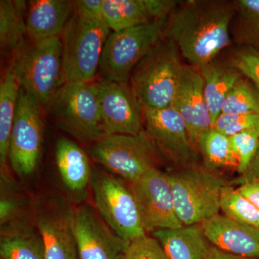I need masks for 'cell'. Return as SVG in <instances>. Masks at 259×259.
<instances>
[{"label":"cell","instance_id":"obj_1","mask_svg":"<svg viewBox=\"0 0 259 259\" xmlns=\"http://www.w3.org/2000/svg\"><path fill=\"white\" fill-rule=\"evenodd\" d=\"M234 1H180L168 18L166 37L176 44L190 66L212 62L233 42Z\"/></svg>","mask_w":259,"mask_h":259},{"label":"cell","instance_id":"obj_2","mask_svg":"<svg viewBox=\"0 0 259 259\" xmlns=\"http://www.w3.org/2000/svg\"><path fill=\"white\" fill-rule=\"evenodd\" d=\"M74 3L73 14L60 36L65 81L93 82L112 32L104 18L103 10L88 8L79 0Z\"/></svg>","mask_w":259,"mask_h":259},{"label":"cell","instance_id":"obj_3","mask_svg":"<svg viewBox=\"0 0 259 259\" xmlns=\"http://www.w3.org/2000/svg\"><path fill=\"white\" fill-rule=\"evenodd\" d=\"M181 56L176 44L165 37L135 68L128 84L143 108L171 106L185 67Z\"/></svg>","mask_w":259,"mask_h":259},{"label":"cell","instance_id":"obj_4","mask_svg":"<svg viewBox=\"0 0 259 259\" xmlns=\"http://www.w3.org/2000/svg\"><path fill=\"white\" fill-rule=\"evenodd\" d=\"M20 86L41 107L49 106L66 83L60 37L23 44L11 62Z\"/></svg>","mask_w":259,"mask_h":259},{"label":"cell","instance_id":"obj_5","mask_svg":"<svg viewBox=\"0 0 259 259\" xmlns=\"http://www.w3.org/2000/svg\"><path fill=\"white\" fill-rule=\"evenodd\" d=\"M168 176L182 226L201 225L219 214L221 192L229 183L200 164L177 168Z\"/></svg>","mask_w":259,"mask_h":259},{"label":"cell","instance_id":"obj_6","mask_svg":"<svg viewBox=\"0 0 259 259\" xmlns=\"http://www.w3.org/2000/svg\"><path fill=\"white\" fill-rule=\"evenodd\" d=\"M89 153L94 161L129 184L159 168L161 156L145 129L136 135H106L93 143Z\"/></svg>","mask_w":259,"mask_h":259},{"label":"cell","instance_id":"obj_7","mask_svg":"<svg viewBox=\"0 0 259 259\" xmlns=\"http://www.w3.org/2000/svg\"><path fill=\"white\" fill-rule=\"evenodd\" d=\"M168 18L112 32L102 51L100 79L128 84L135 68L166 37Z\"/></svg>","mask_w":259,"mask_h":259},{"label":"cell","instance_id":"obj_8","mask_svg":"<svg viewBox=\"0 0 259 259\" xmlns=\"http://www.w3.org/2000/svg\"><path fill=\"white\" fill-rule=\"evenodd\" d=\"M48 108L65 132L84 143H95L106 136L95 81L66 82Z\"/></svg>","mask_w":259,"mask_h":259},{"label":"cell","instance_id":"obj_9","mask_svg":"<svg viewBox=\"0 0 259 259\" xmlns=\"http://www.w3.org/2000/svg\"><path fill=\"white\" fill-rule=\"evenodd\" d=\"M92 190L97 212L121 239L131 242L146 235L131 187L110 174H92Z\"/></svg>","mask_w":259,"mask_h":259},{"label":"cell","instance_id":"obj_10","mask_svg":"<svg viewBox=\"0 0 259 259\" xmlns=\"http://www.w3.org/2000/svg\"><path fill=\"white\" fill-rule=\"evenodd\" d=\"M42 134L41 105L21 88L8 153L11 166L19 175L28 176L35 171L41 151Z\"/></svg>","mask_w":259,"mask_h":259},{"label":"cell","instance_id":"obj_11","mask_svg":"<svg viewBox=\"0 0 259 259\" xmlns=\"http://www.w3.org/2000/svg\"><path fill=\"white\" fill-rule=\"evenodd\" d=\"M144 127L160 154L177 168L199 164L197 149L191 143L185 121L174 107L144 109Z\"/></svg>","mask_w":259,"mask_h":259},{"label":"cell","instance_id":"obj_12","mask_svg":"<svg viewBox=\"0 0 259 259\" xmlns=\"http://www.w3.org/2000/svg\"><path fill=\"white\" fill-rule=\"evenodd\" d=\"M130 187L146 233L183 226L177 214L168 173L153 170Z\"/></svg>","mask_w":259,"mask_h":259},{"label":"cell","instance_id":"obj_13","mask_svg":"<svg viewBox=\"0 0 259 259\" xmlns=\"http://www.w3.org/2000/svg\"><path fill=\"white\" fill-rule=\"evenodd\" d=\"M95 85L107 135H136L144 129V108L129 84L99 79Z\"/></svg>","mask_w":259,"mask_h":259},{"label":"cell","instance_id":"obj_14","mask_svg":"<svg viewBox=\"0 0 259 259\" xmlns=\"http://www.w3.org/2000/svg\"><path fill=\"white\" fill-rule=\"evenodd\" d=\"M69 220L79 259H122L129 242L117 236L91 207H80Z\"/></svg>","mask_w":259,"mask_h":259},{"label":"cell","instance_id":"obj_15","mask_svg":"<svg viewBox=\"0 0 259 259\" xmlns=\"http://www.w3.org/2000/svg\"><path fill=\"white\" fill-rule=\"evenodd\" d=\"M171 107L185 121L191 143L197 149L199 136L212 125L204 96L203 79L198 68L185 65Z\"/></svg>","mask_w":259,"mask_h":259},{"label":"cell","instance_id":"obj_16","mask_svg":"<svg viewBox=\"0 0 259 259\" xmlns=\"http://www.w3.org/2000/svg\"><path fill=\"white\" fill-rule=\"evenodd\" d=\"M212 246L231 254L259 259V229L233 221L225 215L214 216L200 225Z\"/></svg>","mask_w":259,"mask_h":259},{"label":"cell","instance_id":"obj_17","mask_svg":"<svg viewBox=\"0 0 259 259\" xmlns=\"http://www.w3.org/2000/svg\"><path fill=\"white\" fill-rule=\"evenodd\" d=\"M177 0H103V15L112 32L153 23L167 18Z\"/></svg>","mask_w":259,"mask_h":259},{"label":"cell","instance_id":"obj_18","mask_svg":"<svg viewBox=\"0 0 259 259\" xmlns=\"http://www.w3.org/2000/svg\"><path fill=\"white\" fill-rule=\"evenodd\" d=\"M74 10V1L29 2L26 15L27 36L31 41L60 37Z\"/></svg>","mask_w":259,"mask_h":259},{"label":"cell","instance_id":"obj_19","mask_svg":"<svg viewBox=\"0 0 259 259\" xmlns=\"http://www.w3.org/2000/svg\"><path fill=\"white\" fill-rule=\"evenodd\" d=\"M168 259H207L211 245L200 225L153 232Z\"/></svg>","mask_w":259,"mask_h":259},{"label":"cell","instance_id":"obj_20","mask_svg":"<svg viewBox=\"0 0 259 259\" xmlns=\"http://www.w3.org/2000/svg\"><path fill=\"white\" fill-rule=\"evenodd\" d=\"M198 69L203 79L204 96L213 124L222 112L230 92L243 76L229 61L217 59Z\"/></svg>","mask_w":259,"mask_h":259},{"label":"cell","instance_id":"obj_21","mask_svg":"<svg viewBox=\"0 0 259 259\" xmlns=\"http://www.w3.org/2000/svg\"><path fill=\"white\" fill-rule=\"evenodd\" d=\"M56 161L61 179L69 190L81 192L91 181L88 154L74 141L62 138L56 143Z\"/></svg>","mask_w":259,"mask_h":259},{"label":"cell","instance_id":"obj_22","mask_svg":"<svg viewBox=\"0 0 259 259\" xmlns=\"http://www.w3.org/2000/svg\"><path fill=\"white\" fill-rule=\"evenodd\" d=\"M45 259H79L69 218H44L37 224Z\"/></svg>","mask_w":259,"mask_h":259},{"label":"cell","instance_id":"obj_23","mask_svg":"<svg viewBox=\"0 0 259 259\" xmlns=\"http://www.w3.org/2000/svg\"><path fill=\"white\" fill-rule=\"evenodd\" d=\"M28 4L22 0L0 1V47L4 53H15L27 35Z\"/></svg>","mask_w":259,"mask_h":259},{"label":"cell","instance_id":"obj_24","mask_svg":"<svg viewBox=\"0 0 259 259\" xmlns=\"http://www.w3.org/2000/svg\"><path fill=\"white\" fill-rule=\"evenodd\" d=\"M20 89V83L10 64L0 82V161L3 166L8 159L10 135Z\"/></svg>","mask_w":259,"mask_h":259},{"label":"cell","instance_id":"obj_25","mask_svg":"<svg viewBox=\"0 0 259 259\" xmlns=\"http://www.w3.org/2000/svg\"><path fill=\"white\" fill-rule=\"evenodd\" d=\"M197 152L202 166L209 171L236 168L238 160L232 146L231 138L214 128L199 136L197 143Z\"/></svg>","mask_w":259,"mask_h":259},{"label":"cell","instance_id":"obj_26","mask_svg":"<svg viewBox=\"0 0 259 259\" xmlns=\"http://www.w3.org/2000/svg\"><path fill=\"white\" fill-rule=\"evenodd\" d=\"M231 34L239 47L259 50V0H236Z\"/></svg>","mask_w":259,"mask_h":259},{"label":"cell","instance_id":"obj_27","mask_svg":"<svg viewBox=\"0 0 259 259\" xmlns=\"http://www.w3.org/2000/svg\"><path fill=\"white\" fill-rule=\"evenodd\" d=\"M0 255L2 259H45L41 237L28 233L3 236Z\"/></svg>","mask_w":259,"mask_h":259},{"label":"cell","instance_id":"obj_28","mask_svg":"<svg viewBox=\"0 0 259 259\" xmlns=\"http://www.w3.org/2000/svg\"><path fill=\"white\" fill-rule=\"evenodd\" d=\"M221 210L233 221L259 229V209L231 185L221 192Z\"/></svg>","mask_w":259,"mask_h":259},{"label":"cell","instance_id":"obj_29","mask_svg":"<svg viewBox=\"0 0 259 259\" xmlns=\"http://www.w3.org/2000/svg\"><path fill=\"white\" fill-rule=\"evenodd\" d=\"M259 113V91L249 79L243 76L227 97L221 114Z\"/></svg>","mask_w":259,"mask_h":259},{"label":"cell","instance_id":"obj_30","mask_svg":"<svg viewBox=\"0 0 259 259\" xmlns=\"http://www.w3.org/2000/svg\"><path fill=\"white\" fill-rule=\"evenodd\" d=\"M231 141L238 160L237 171L242 175L248 166L259 145V122L243 132L231 136Z\"/></svg>","mask_w":259,"mask_h":259},{"label":"cell","instance_id":"obj_31","mask_svg":"<svg viewBox=\"0 0 259 259\" xmlns=\"http://www.w3.org/2000/svg\"><path fill=\"white\" fill-rule=\"evenodd\" d=\"M230 64L250 80L259 91V50L239 47L230 57Z\"/></svg>","mask_w":259,"mask_h":259},{"label":"cell","instance_id":"obj_32","mask_svg":"<svg viewBox=\"0 0 259 259\" xmlns=\"http://www.w3.org/2000/svg\"><path fill=\"white\" fill-rule=\"evenodd\" d=\"M122 259H168L154 237H139L129 242Z\"/></svg>","mask_w":259,"mask_h":259},{"label":"cell","instance_id":"obj_33","mask_svg":"<svg viewBox=\"0 0 259 259\" xmlns=\"http://www.w3.org/2000/svg\"><path fill=\"white\" fill-rule=\"evenodd\" d=\"M259 122V113L221 114L212 124L217 130L228 137L243 132Z\"/></svg>","mask_w":259,"mask_h":259},{"label":"cell","instance_id":"obj_34","mask_svg":"<svg viewBox=\"0 0 259 259\" xmlns=\"http://www.w3.org/2000/svg\"><path fill=\"white\" fill-rule=\"evenodd\" d=\"M253 180H259V145L256 152L247 166L246 169L233 183L241 185L245 182Z\"/></svg>","mask_w":259,"mask_h":259},{"label":"cell","instance_id":"obj_35","mask_svg":"<svg viewBox=\"0 0 259 259\" xmlns=\"http://www.w3.org/2000/svg\"><path fill=\"white\" fill-rule=\"evenodd\" d=\"M237 190L259 209V180L245 182L237 187Z\"/></svg>","mask_w":259,"mask_h":259},{"label":"cell","instance_id":"obj_36","mask_svg":"<svg viewBox=\"0 0 259 259\" xmlns=\"http://www.w3.org/2000/svg\"><path fill=\"white\" fill-rule=\"evenodd\" d=\"M17 205L13 201L2 199L0 202V219L1 223H5L13 217L16 210Z\"/></svg>","mask_w":259,"mask_h":259},{"label":"cell","instance_id":"obj_37","mask_svg":"<svg viewBox=\"0 0 259 259\" xmlns=\"http://www.w3.org/2000/svg\"><path fill=\"white\" fill-rule=\"evenodd\" d=\"M207 259H253L231 254L211 245Z\"/></svg>","mask_w":259,"mask_h":259},{"label":"cell","instance_id":"obj_38","mask_svg":"<svg viewBox=\"0 0 259 259\" xmlns=\"http://www.w3.org/2000/svg\"><path fill=\"white\" fill-rule=\"evenodd\" d=\"M2 259V258H1Z\"/></svg>","mask_w":259,"mask_h":259}]
</instances>
